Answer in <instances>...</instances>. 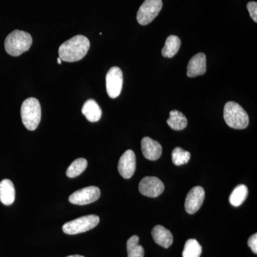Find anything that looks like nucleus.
<instances>
[{
  "label": "nucleus",
  "mask_w": 257,
  "mask_h": 257,
  "mask_svg": "<svg viewBox=\"0 0 257 257\" xmlns=\"http://www.w3.org/2000/svg\"><path fill=\"white\" fill-rule=\"evenodd\" d=\"M89 47L90 42L87 37L77 35L61 45L59 48V57L64 62H77L85 57Z\"/></svg>",
  "instance_id": "1"
},
{
  "label": "nucleus",
  "mask_w": 257,
  "mask_h": 257,
  "mask_svg": "<svg viewBox=\"0 0 257 257\" xmlns=\"http://www.w3.org/2000/svg\"><path fill=\"white\" fill-rule=\"evenodd\" d=\"M32 38L28 32L15 30L5 39V47L7 53L13 57H18L30 50Z\"/></svg>",
  "instance_id": "2"
},
{
  "label": "nucleus",
  "mask_w": 257,
  "mask_h": 257,
  "mask_svg": "<svg viewBox=\"0 0 257 257\" xmlns=\"http://www.w3.org/2000/svg\"><path fill=\"white\" fill-rule=\"evenodd\" d=\"M225 122L228 126L236 130H243L248 126L249 118L242 106L234 102L228 101L224 108Z\"/></svg>",
  "instance_id": "3"
},
{
  "label": "nucleus",
  "mask_w": 257,
  "mask_h": 257,
  "mask_svg": "<svg viewBox=\"0 0 257 257\" xmlns=\"http://www.w3.org/2000/svg\"><path fill=\"white\" fill-rule=\"evenodd\" d=\"M21 116L25 127L30 131L36 130L42 116L41 106L38 99L30 97L24 101L21 107Z\"/></svg>",
  "instance_id": "4"
},
{
  "label": "nucleus",
  "mask_w": 257,
  "mask_h": 257,
  "mask_svg": "<svg viewBox=\"0 0 257 257\" xmlns=\"http://www.w3.org/2000/svg\"><path fill=\"white\" fill-rule=\"evenodd\" d=\"M99 223V217L94 214L84 216L66 223L62 226L65 234L74 235L94 229Z\"/></svg>",
  "instance_id": "5"
},
{
  "label": "nucleus",
  "mask_w": 257,
  "mask_h": 257,
  "mask_svg": "<svg viewBox=\"0 0 257 257\" xmlns=\"http://www.w3.org/2000/svg\"><path fill=\"white\" fill-rule=\"evenodd\" d=\"M162 0H145L138 10L137 20L141 25H147L151 23L162 10Z\"/></svg>",
  "instance_id": "6"
},
{
  "label": "nucleus",
  "mask_w": 257,
  "mask_h": 257,
  "mask_svg": "<svg viewBox=\"0 0 257 257\" xmlns=\"http://www.w3.org/2000/svg\"><path fill=\"white\" fill-rule=\"evenodd\" d=\"M123 85V74L121 69L113 67L108 71L106 76V88L108 95L111 99L121 94Z\"/></svg>",
  "instance_id": "7"
},
{
  "label": "nucleus",
  "mask_w": 257,
  "mask_h": 257,
  "mask_svg": "<svg viewBox=\"0 0 257 257\" xmlns=\"http://www.w3.org/2000/svg\"><path fill=\"white\" fill-rule=\"evenodd\" d=\"M100 189L91 186L76 191L69 197V202L76 205H87L96 202L100 197Z\"/></svg>",
  "instance_id": "8"
},
{
  "label": "nucleus",
  "mask_w": 257,
  "mask_h": 257,
  "mask_svg": "<svg viewBox=\"0 0 257 257\" xmlns=\"http://www.w3.org/2000/svg\"><path fill=\"white\" fill-rule=\"evenodd\" d=\"M165 190V185L160 179L155 177H145L139 184V191L144 196L157 197Z\"/></svg>",
  "instance_id": "9"
},
{
  "label": "nucleus",
  "mask_w": 257,
  "mask_h": 257,
  "mask_svg": "<svg viewBox=\"0 0 257 257\" xmlns=\"http://www.w3.org/2000/svg\"><path fill=\"white\" fill-rule=\"evenodd\" d=\"M205 197V192L202 187H193L185 199V209L189 214H193L202 207Z\"/></svg>",
  "instance_id": "10"
},
{
  "label": "nucleus",
  "mask_w": 257,
  "mask_h": 257,
  "mask_svg": "<svg viewBox=\"0 0 257 257\" xmlns=\"http://www.w3.org/2000/svg\"><path fill=\"white\" fill-rule=\"evenodd\" d=\"M136 170V156L133 150H128L120 157L118 171L124 179H130Z\"/></svg>",
  "instance_id": "11"
},
{
  "label": "nucleus",
  "mask_w": 257,
  "mask_h": 257,
  "mask_svg": "<svg viewBox=\"0 0 257 257\" xmlns=\"http://www.w3.org/2000/svg\"><path fill=\"white\" fill-rule=\"evenodd\" d=\"M207 71V57L204 53H198L189 60L187 66V76L195 77L203 75Z\"/></svg>",
  "instance_id": "12"
},
{
  "label": "nucleus",
  "mask_w": 257,
  "mask_h": 257,
  "mask_svg": "<svg viewBox=\"0 0 257 257\" xmlns=\"http://www.w3.org/2000/svg\"><path fill=\"white\" fill-rule=\"evenodd\" d=\"M141 146L144 157L147 160L156 161L160 158L162 147L158 142L145 137L142 140Z\"/></svg>",
  "instance_id": "13"
},
{
  "label": "nucleus",
  "mask_w": 257,
  "mask_h": 257,
  "mask_svg": "<svg viewBox=\"0 0 257 257\" xmlns=\"http://www.w3.org/2000/svg\"><path fill=\"white\" fill-rule=\"evenodd\" d=\"M152 235L155 242L164 248H169L173 243V236L170 230L163 226L157 225L152 231Z\"/></svg>",
  "instance_id": "14"
},
{
  "label": "nucleus",
  "mask_w": 257,
  "mask_h": 257,
  "mask_svg": "<svg viewBox=\"0 0 257 257\" xmlns=\"http://www.w3.org/2000/svg\"><path fill=\"white\" fill-rule=\"evenodd\" d=\"M15 199L14 184L10 179H3L0 182V201L3 204L10 206L13 204Z\"/></svg>",
  "instance_id": "15"
},
{
  "label": "nucleus",
  "mask_w": 257,
  "mask_h": 257,
  "mask_svg": "<svg viewBox=\"0 0 257 257\" xmlns=\"http://www.w3.org/2000/svg\"><path fill=\"white\" fill-rule=\"evenodd\" d=\"M82 114L85 116L88 121L96 122L101 119L102 111L100 106L94 99H89L84 103L82 109Z\"/></svg>",
  "instance_id": "16"
},
{
  "label": "nucleus",
  "mask_w": 257,
  "mask_h": 257,
  "mask_svg": "<svg viewBox=\"0 0 257 257\" xmlns=\"http://www.w3.org/2000/svg\"><path fill=\"white\" fill-rule=\"evenodd\" d=\"M170 115L167 122L171 128L175 131H181L187 127V119L181 111L172 110L170 111Z\"/></svg>",
  "instance_id": "17"
},
{
  "label": "nucleus",
  "mask_w": 257,
  "mask_h": 257,
  "mask_svg": "<svg viewBox=\"0 0 257 257\" xmlns=\"http://www.w3.org/2000/svg\"><path fill=\"white\" fill-rule=\"evenodd\" d=\"M181 47V40L175 35H170L166 40L165 45L162 50L163 57L172 58L178 52Z\"/></svg>",
  "instance_id": "18"
},
{
  "label": "nucleus",
  "mask_w": 257,
  "mask_h": 257,
  "mask_svg": "<svg viewBox=\"0 0 257 257\" xmlns=\"http://www.w3.org/2000/svg\"><path fill=\"white\" fill-rule=\"evenodd\" d=\"M248 188L244 184H240L234 189L229 197V202L234 207H239L246 200Z\"/></svg>",
  "instance_id": "19"
},
{
  "label": "nucleus",
  "mask_w": 257,
  "mask_h": 257,
  "mask_svg": "<svg viewBox=\"0 0 257 257\" xmlns=\"http://www.w3.org/2000/svg\"><path fill=\"white\" fill-rule=\"evenodd\" d=\"M140 238L137 235H134L128 239L126 243L128 257H144L145 256V249L143 246L139 244Z\"/></svg>",
  "instance_id": "20"
},
{
  "label": "nucleus",
  "mask_w": 257,
  "mask_h": 257,
  "mask_svg": "<svg viewBox=\"0 0 257 257\" xmlns=\"http://www.w3.org/2000/svg\"><path fill=\"white\" fill-rule=\"evenodd\" d=\"M202 246L197 240L190 239L186 241L184 245L182 256L183 257H200L202 254Z\"/></svg>",
  "instance_id": "21"
},
{
  "label": "nucleus",
  "mask_w": 257,
  "mask_h": 257,
  "mask_svg": "<svg viewBox=\"0 0 257 257\" xmlns=\"http://www.w3.org/2000/svg\"><path fill=\"white\" fill-rule=\"evenodd\" d=\"M87 161L84 158H79L74 160L67 170V176L69 178H74L86 170L87 167Z\"/></svg>",
  "instance_id": "22"
},
{
  "label": "nucleus",
  "mask_w": 257,
  "mask_h": 257,
  "mask_svg": "<svg viewBox=\"0 0 257 257\" xmlns=\"http://www.w3.org/2000/svg\"><path fill=\"white\" fill-rule=\"evenodd\" d=\"M191 155L181 147H176L172 152V162L177 166H181L188 163Z\"/></svg>",
  "instance_id": "23"
},
{
  "label": "nucleus",
  "mask_w": 257,
  "mask_h": 257,
  "mask_svg": "<svg viewBox=\"0 0 257 257\" xmlns=\"http://www.w3.org/2000/svg\"><path fill=\"white\" fill-rule=\"evenodd\" d=\"M247 10L251 19L257 23V3L256 2H249L247 4Z\"/></svg>",
  "instance_id": "24"
},
{
  "label": "nucleus",
  "mask_w": 257,
  "mask_h": 257,
  "mask_svg": "<svg viewBox=\"0 0 257 257\" xmlns=\"http://www.w3.org/2000/svg\"><path fill=\"white\" fill-rule=\"evenodd\" d=\"M248 245L254 253H257V234H253L248 239Z\"/></svg>",
  "instance_id": "25"
},
{
  "label": "nucleus",
  "mask_w": 257,
  "mask_h": 257,
  "mask_svg": "<svg viewBox=\"0 0 257 257\" xmlns=\"http://www.w3.org/2000/svg\"><path fill=\"white\" fill-rule=\"evenodd\" d=\"M57 64H62V60H61L60 57H58V59H57Z\"/></svg>",
  "instance_id": "26"
},
{
  "label": "nucleus",
  "mask_w": 257,
  "mask_h": 257,
  "mask_svg": "<svg viewBox=\"0 0 257 257\" xmlns=\"http://www.w3.org/2000/svg\"><path fill=\"white\" fill-rule=\"evenodd\" d=\"M67 257H84V256H81V255H72V256H69Z\"/></svg>",
  "instance_id": "27"
}]
</instances>
